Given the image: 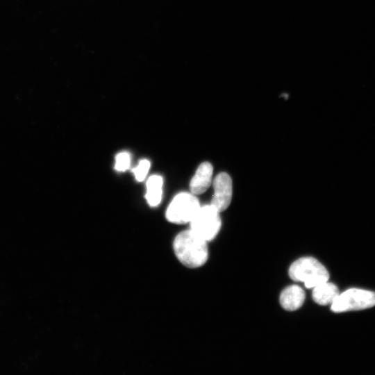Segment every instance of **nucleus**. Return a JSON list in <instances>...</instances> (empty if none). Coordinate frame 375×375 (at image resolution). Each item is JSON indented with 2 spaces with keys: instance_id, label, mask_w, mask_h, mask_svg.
<instances>
[{
  "instance_id": "1",
  "label": "nucleus",
  "mask_w": 375,
  "mask_h": 375,
  "mask_svg": "<svg viewBox=\"0 0 375 375\" xmlns=\"http://www.w3.org/2000/svg\"><path fill=\"white\" fill-rule=\"evenodd\" d=\"M173 249L178 260L189 268L199 267L208 260L207 242L190 229L182 231L176 236Z\"/></svg>"
},
{
  "instance_id": "2",
  "label": "nucleus",
  "mask_w": 375,
  "mask_h": 375,
  "mask_svg": "<svg viewBox=\"0 0 375 375\" xmlns=\"http://www.w3.org/2000/svg\"><path fill=\"white\" fill-rule=\"evenodd\" d=\"M290 277L304 283L310 289L328 281L326 267L312 257H302L295 260L289 268Z\"/></svg>"
},
{
  "instance_id": "3",
  "label": "nucleus",
  "mask_w": 375,
  "mask_h": 375,
  "mask_svg": "<svg viewBox=\"0 0 375 375\" xmlns=\"http://www.w3.org/2000/svg\"><path fill=\"white\" fill-rule=\"evenodd\" d=\"M190 223V230L206 242L217 236L222 225L219 212L211 204L200 207Z\"/></svg>"
},
{
  "instance_id": "4",
  "label": "nucleus",
  "mask_w": 375,
  "mask_h": 375,
  "mask_svg": "<svg viewBox=\"0 0 375 375\" xmlns=\"http://www.w3.org/2000/svg\"><path fill=\"white\" fill-rule=\"evenodd\" d=\"M375 306V292L369 290L350 288L337 297L331 304L334 312L362 310Z\"/></svg>"
},
{
  "instance_id": "5",
  "label": "nucleus",
  "mask_w": 375,
  "mask_h": 375,
  "mask_svg": "<svg viewBox=\"0 0 375 375\" xmlns=\"http://www.w3.org/2000/svg\"><path fill=\"white\" fill-rule=\"evenodd\" d=\"M200 207L199 200L193 194L182 192L177 194L169 205L166 218L174 224L189 223Z\"/></svg>"
},
{
  "instance_id": "6",
  "label": "nucleus",
  "mask_w": 375,
  "mask_h": 375,
  "mask_svg": "<svg viewBox=\"0 0 375 375\" xmlns=\"http://www.w3.org/2000/svg\"><path fill=\"white\" fill-rule=\"evenodd\" d=\"M214 193L211 205L219 212L225 210L232 199V180L225 172L218 174L213 180Z\"/></svg>"
},
{
  "instance_id": "7",
  "label": "nucleus",
  "mask_w": 375,
  "mask_h": 375,
  "mask_svg": "<svg viewBox=\"0 0 375 375\" xmlns=\"http://www.w3.org/2000/svg\"><path fill=\"white\" fill-rule=\"evenodd\" d=\"M212 172L213 168L210 162H204L199 165L190 181L192 194H200L208 189L212 182Z\"/></svg>"
},
{
  "instance_id": "8",
  "label": "nucleus",
  "mask_w": 375,
  "mask_h": 375,
  "mask_svg": "<svg viewBox=\"0 0 375 375\" xmlns=\"http://www.w3.org/2000/svg\"><path fill=\"white\" fill-rule=\"evenodd\" d=\"M279 301L285 310L294 311L303 305L305 301V292L300 286L292 285L282 291Z\"/></svg>"
},
{
  "instance_id": "9",
  "label": "nucleus",
  "mask_w": 375,
  "mask_h": 375,
  "mask_svg": "<svg viewBox=\"0 0 375 375\" xmlns=\"http://www.w3.org/2000/svg\"><path fill=\"white\" fill-rule=\"evenodd\" d=\"M337 286L327 281L319 284L312 288V299L319 305L331 304L339 295Z\"/></svg>"
},
{
  "instance_id": "10",
  "label": "nucleus",
  "mask_w": 375,
  "mask_h": 375,
  "mask_svg": "<svg viewBox=\"0 0 375 375\" xmlns=\"http://www.w3.org/2000/svg\"><path fill=\"white\" fill-rule=\"evenodd\" d=\"M162 178L158 175L151 176L147 182L145 197L151 206H158L162 199Z\"/></svg>"
},
{
  "instance_id": "11",
  "label": "nucleus",
  "mask_w": 375,
  "mask_h": 375,
  "mask_svg": "<svg viewBox=\"0 0 375 375\" xmlns=\"http://www.w3.org/2000/svg\"><path fill=\"white\" fill-rule=\"evenodd\" d=\"M131 162V157L127 152H121L115 157V168L119 172H124L126 170Z\"/></svg>"
},
{
  "instance_id": "12",
  "label": "nucleus",
  "mask_w": 375,
  "mask_h": 375,
  "mask_svg": "<svg viewBox=\"0 0 375 375\" xmlns=\"http://www.w3.org/2000/svg\"><path fill=\"white\" fill-rule=\"evenodd\" d=\"M150 167V162L148 160H142L138 166L132 172L138 181H142L146 177Z\"/></svg>"
}]
</instances>
